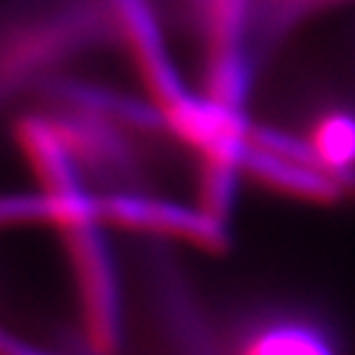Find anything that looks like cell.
I'll return each instance as SVG.
<instances>
[{
    "label": "cell",
    "instance_id": "3957f363",
    "mask_svg": "<svg viewBox=\"0 0 355 355\" xmlns=\"http://www.w3.org/2000/svg\"><path fill=\"white\" fill-rule=\"evenodd\" d=\"M288 128L323 173L336 178L343 188L355 183V94L348 99L326 96L299 126Z\"/></svg>",
    "mask_w": 355,
    "mask_h": 355
},
{
    "label": "cell",
    "instance_id": "6da1fadb",
    "mask_svg": "<svg viewBox=\"0 0 355 355\" xmlns=\"http://www.w3.org/2000/svg\"><path fill=\"white\" fill-rule=\"evenodd\" d=\"M101 220L60 230L69 272L77 286L82 345L96 355H114L121 340L119 272L104 239Z\"/></svg>",
    "mask_w": 355,
    "mask_h": 355
},
{
    "label": "cell",
    "instance_id": "277c9868",
    "mask_svg": "<svg viewBox=\"0 0 355 355\" xmlns=\"http://www.w3.org/2000/svg\"><path fill=\"white\" fill-rule=\"evenodd\" d=\"M353 6L355 0H261L259 33H257L261 62L266 64V60L286 40H291L313 20H321L331 12H340Z\"/></svg>",
    "mask_w": 355,
    "mask_h": 355
},
{
    "label": "cell",
    "instance_id": "7a4b0ae2",
    "mask_svg": "<svg viewBox=\"0 0 355 355\" xmlns=\"http://www.w3.org/2000/svg\"><path fill=\"white\" fill-rule=\"evenodd\" d=\"M225 355H343L321 318L294 306H254L220 328Z\"/></svg>",
    "mask_w": 355,
    "mask_h": 355
}]
</instances>
